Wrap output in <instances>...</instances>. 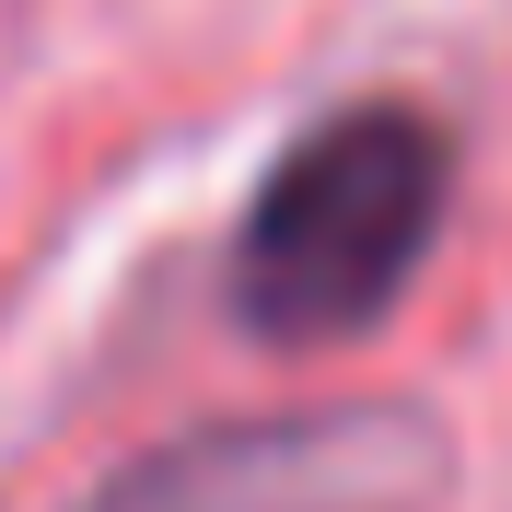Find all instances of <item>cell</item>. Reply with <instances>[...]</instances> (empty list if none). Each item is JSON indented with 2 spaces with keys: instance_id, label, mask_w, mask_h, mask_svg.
<instances>
[{
  "instance_id": "obj_2",
  "label": "cell",
  "mask_w": 512,
  "mask_h": 512,
  "mask_svg": "<svg viewBox=\"0 0 512 512\" xmlns=\"http://www.w3.org/2000/svg\"><path fill=\"white\" fill-rule=\"evenodd\" d=\"M454 478V443L408 396H350V408H280L222 419L187 443L140 454L82 512H431Z\"/></svg>"
},
{
  "instance_id": "obj_1",
  "label": "cell",
  "mask_w": 512,
  "mask_h": 512,
  "mask_svg": "<svg viewBox=\"0 0 512 512\" xmlns=\"http://www.w3.org/2000/svg\"><path fill=\"white\" fill-rule=\"evenodd\" d=\"M443 187H454V152L419 105L315 117L233 222V315L280 350L373 326L443 233Z\"/></svg>"
}]
</instances>
